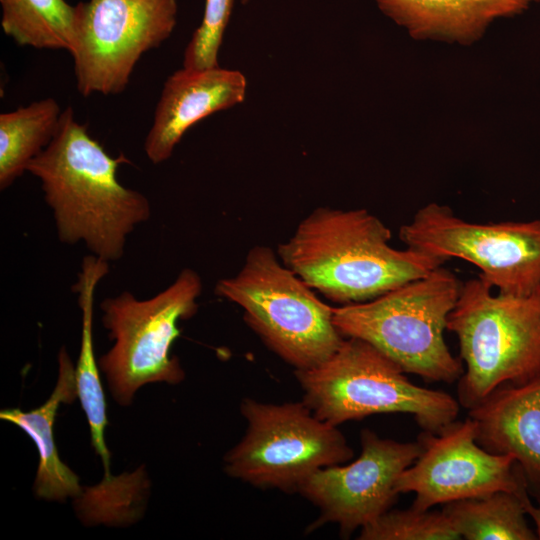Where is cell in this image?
Segmentation results:
<instances>
[{
	"label": "cell",
	"mask_w": 540,
	"mask_h": 540,
	"mask_svg": "<svg viewBox=\"0 0 540 540\" xmlns=\"http://www.w3.org/2000/svg\"><path fill=\"white\" fill-rule=\"evenodd\" d=\"M130 163L124 154L109 155L70 106L63 110L53 140L27 166L41 182L61 242H83L108 262L124 255L128 235L151 216L148 198L117 178L120 165Z\"/></svg>",
	"instance_id": "1"
},
{
	"label": "cell",
	"mask_w": 540,
	"mask_h": 540,
	"mask_svg": "<svg viewBox=\"0 0 540 540\" xmlns=\"http://www.w3.org/2000/svg\"><path fill=\"white\" fill-rule=\"evenodd\" d=\"M390 229L366 209L319 207L279 244L282 263L340 305L374 299L421 278L445 259L390 245Z\"/></svg>",
	"instance_id": "2"
},
{
	"label": "cell",
	"mask_w": 540,
	"mask_h": 540,
	"mask_svg": "<svg viewBox=\"0 0 540 540\" xmlns=\"http://www.w3.org/2000/svg\"><path fill=\"white\" fill-rule=\"evenodd\" d=\"M462 283L442 265L374 299L333 307L340 334L364 340L405 373L453 383L464 370L445 339Z\"/></svg>",
	"instance_id": "3"
},
{
	"label": "cell",
	"mask_w": 540,
	"mask_h": 540,
	"mask_svg": "<svg viewBox=\"0 0 540 540\" xmlns=\"http://www.w3.org/2000/svg\"><path fill=\"white\" fill-rule=\"evenodd\" d=\"M492 289L480 275L462 283L447 319L466 366L458 382L459 403L466 409L503 384L540 375V286L525 295Z\"/></svg>",
	"instance_id": "4"
},
{
	"label": "cell",
	"mask_w": 540,
	"mask_h": 540,
	"mask_svg": "<svg viewBox=\"0 0 540 540\" xmlns=\"http://www.w3.org/2000/svg\"><path fill=\"white\" fill-rule=\"evenodd\" d=\"M294 374L304 404L334 426L374 414L406 413L423 431L437 433L459 412L450 394L415 385L393 360L359 338H344L327 360Z\"/></svg>",
	"instance_id": "5"
},
{
	"label": "cell",
	"mask_w": 540,
	"mask_h": 540,
	"mask_svg": "<svg viewBox=\"0 0 540 540\" xmlns=\"http://www.w3.org/2000/svg\"><path fill=\"white\" fill-rule=\"evenodd\" d=\"M215 293L240 306L246 324L294 370L318 366L344 339L333 307L268 246H253L237 274L217 282Z\"/></svg>",
	"instance_id": "6"
},
{
	"label": "cell",
	"mask_w": 540,
	"mask_h": 540,
	"mask_svg": "<svg viewBox=\"0 0 540 540\" xmlns=\"http://www.w3.org/2000/svg\"><path fill=\"white\" fill-rule=\"evenodd\" d=\"M201 292L199 274L185 268L149 299L139 300L123 291L102 301V322L114 344L98 365L117 403L129 405L145 384H178L184 379L179 359L170 351L181 332L178 322L197 312Z\"/></svg>",
	"instance_id": "7"
},
{
	"label": "cell",
	"mask_w": 540,
	"mask_h": 540,
	"mask_svg": "<svg viewBox=\"0 0 540 540\" xmlns=\"http://www.w3.org/2000/svg\"><path fill=\"white\" fill-rule=\"evenodd\" d=\"M247 428L224 457L225 472L252 486L297 493L315 471L353 457L342 432L301 402L262 403L244 398Z\"/></svg>",
	"instance_id": "8"
},
{
	"label": "cell",
	"mask_w": 540,
	"mask_h": 540,
	"mask_svg": "<svg viewBox=\"0 0 540 540\" xmlns=\"http://www.w3.org/2000/svg\"><path fill=\"white\" fill-rule=\"evenodd\" d=\"M177 0H88L75 5L72 46L82 96L123 92L142 55L177 23Z\"/></svg>",
	"instance_id": "9"
},
{
	"label": "cell",
	"mask_w": 540,
	"mask_h": 540,
	"mask_svg": "<svg viewBox=\"0 0 540 540\" xmlns=\"http://www.w3.org/2000/svg\"><path fill=\"white\" fill-rule=\"evenodd\" d=\"M399 237L406 247L474 264L499 293L525 295L540 286V220L475 223L432 202L401 226Z\"/></svg>",
	"instance_id": "10"
},
{
	"label": "cell",
	"mask_w": 540,
	"mask_h": 540,
	"mask_svg": "<svg viewBox=\"0 0 540 540\" xmlns=\"http://www.w3.org/2000/svg\"><path fill=\"white\" fill-rule=\"evenodd\" d=\"M417 440L421 452L395 484L399 494L415 493L411 507L429 510L437 504L496 491L529 497L526 478L514 458L479 446L469 417L453 421L437 433L422 431Z\"/></svg>",
	"instance_id": "11"
},
{
	"label": "cell",
	"mask_w": 540,
	"mask_h": 540,
	"mask_svg": "<svg viewBox=\"0 0 540 540\" xmlns=\"http://www.w3.org/2000/svg\"><path fill=\"white\" fill-rule=\"evenodd\" d=\"M360 441L355 461L321 468L300 485L297 493L320 511L308 531L334 523L347 537L374 521L396 502V481L421 452L418 440L398 442L369 429L361 431Z\"/></svg>",
	"instance_id": "12"
},
{
	"label": "cell",
	"mask_w": 540,
	"mask_h": 540,
	"mask_svg": "<svg viewBox=\"0 0 540 540\" xmlns=\"http://www.w3.org/2000/svg\"><path fill=\"white\" fill-rule=\"evenodd\" d=\"M77 293L82 313L80 352L75 367L77 395L87 418L93 449L103 463L104 477L97 485L83 489L76 500V507L91 524H128L140 516L148 481L141 469L119 476L111 474L110 452L104 437L108 425L107 407L93 343L95 287L85 284Z\"/></svg>",
	"instance_id": "13"
},
{
	"label": "cell",
	"mask_w": 540,
	"mask_h": 540,
	"mask_svg": "<svg viewBox=\"0 0 540 540\" xmlns=\"http://www.w3.org/2000/svg\"><path fill=\"white\" fill-rule=\"evenodd\" d=\"M246 77L238 70L183 67L163 85L153 122L144 142L154 164L168 160L186 131L200 120L244 101Z\"/></svg>",
	"instance_id": "14"
},
{
	"label": "cell",
	"mask_w": 540,
	"mask_h": 540,
	"mask_svg": "<svg viewBox=\"0 0 540 540\" xmlns=\"http://www.w3.org/2000/svg\"><path fill=\"white\" fill-rule=\"evenodd\" d=\"M468 410L479 446L513 457L528 489L540 498V375L523 384H503Z\"/></svg>",
	"instance_id": "15"
},
{
	"label": "cell",
	"mask_w": 540,
	"mask_h": 540,
	"mask_svg": "<svg viewBox=\"0 0 540 540\" xmlns=\"http://www.w3.org/2000/svg\"><path fill=\"white\" fill-rule=\"evenodd\" d=\"M374 1L384 15L415 40L471 45L496 20L519 15L540 0Z\"/></svg>",
	"instance_id": "16"
},
{
	"label": "cell",
	"mask_w": 540,
	"mask_h": 540,
	"mask_svg": "<svg viewBox=\"0 0 540 540\" xmlns=\"http://www.w3.org/2000/svg\"><path fill=\"white\" fill-rule=\"evenodd\" d=\"M58 365L56 386L44 404L30 411L3 409L0 418L22 429L36 445L39 464L33 486L35 495L64 501L69 497L77 499L84 488L79 477L61 461L55 444L53 427L59 406L78 398L75 367L64 347L58 353Z\"/></svg>",
	"instance_id": "17"
},
{
	"label": "cell",
	"mask_w": 540,
	"mask_h": 540,
	"mask_svg": "<svg viewBox=\"0 0 540 540\" xmlns=\"http://www.w3.org/2000/svg\"><path fill=\"white\" fill-rule=\"evenodd\" d=\"M63 110L54 98L0 114V189L11 186L53 140Z\"/></svg>",
	"instance_id": "18"
},
{
	"label": "cell",
	"mask_w": 540,
	"mask_h": 540,
	"mask_svg": "<svg viewBox=\"0 0 540 540\" xmlns=\"http://www.w3.org/2000/svg\"><path fill=\"white\" fill-rule=\"evenodd\" d=\"M527 500L529 497L496 491L446 503L442 512L461 539L535 540L537 535L525 518Z\"/></svg>",
	"instance_id": "19"
},
{
	"label": "cell",
	"mask_w": 540,
	"mask_h": 540,
	"mask_svg": "<svg viewBox=\"0 0 540 540\" xmlns=\"http://www.w3.org/2000/svg\"><path fill=\"white\" fill-rule=\"evenodd\" d=\"M1 27L19 46L70 51L75 6L65 0H0Z\"/></svg>",
	"instance_id": "20"
},
{
	"label": "cell",
	"mask_w": 540,
	"mask_h": 540,
	"mask_svg": "<svg viewBox=\"0 0 540 540\" xmlns=\"http://www.w3.org/2000/svg\"><path fill=\"white\" fill-rule=\"evenodd\" d=\"M360 540H459L458 532L442 512L389 509L360 529Z\"/></svg>",
	"instance_id": "21"
},
{
	"label": "cell",
	"mask_w": 540,
	"mask_h": 540,
	"mask_svg": "<svg viewBox=\"0 0 540 540\" xmlns=\"http://www.w3.org/2000/svg\"><path fill=\"white\" fill-rule=\"evenodd\" d=\"M234 0H206L202 21L192 34L183 58V67H218V53L229 23Z\"/></svg>",
	"instance_id": "22"
},
{
	"label": "cell",
	"mask_w": 540,
	"mask_h": 540,
	"mask_svg": "<svg viewBox=\"0 0 540 540\" xmlns=\"http://www.w3.org/2000/svg\"><path fill=\"white\" fill-rule=\"evenodd\" d=\"M537 501L538 505L534 506L530 499L527 500L525 502V510L526 514H528L532 518L536 526L537 539H540V498H538Z\"/></svg>",
	"instance_id": "23"
},
{
	"label": "cell",
	"mask_w": 540,
	"mask_h": 540,
	"mask_svg": "<svg viewBox=\"0 0 540 540\" xmlns=\"http://www.w3.org/2000/svg\"><path fill=\"white\" fill-rule=\"evenodd\" d=\"M249 0H241L243 4L247 3Z\"/></svg>",
	"instance_id": "24"
}]
</instances>
